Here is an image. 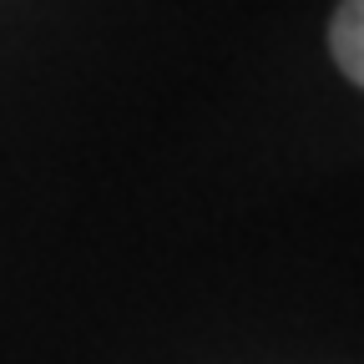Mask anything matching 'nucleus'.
<instances>
[{
	"instance_id": "obj_1",
	"label": "nucleus",
	"mask_w": 364,
	"mask_h": 364,
	"mask_svg": "<svg viewBox=\"0 0 364 364\" xmlns=\"http://www.w3.org/2000/svg\"><path fill=\"white\" fill-rule=\"evenodd\" d=\"M329 46H334L339 71H344L354 86H364V0H339Z\"/></svg>"
}]
</instances>
